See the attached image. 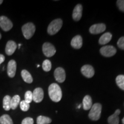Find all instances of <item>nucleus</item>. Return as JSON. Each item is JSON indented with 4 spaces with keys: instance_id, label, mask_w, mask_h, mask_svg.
Instances as JSON below:
<instances>
[{
    "instance_id": "nucleus-1",
    "label": "nucleus",
    "mask_w": 124,
    "mask_h": 124,
    "mask_svg": "<svg viewBox=\"0 0 124 124\" xmlns=\"http://www.w3.org/2000/svg\"><path fill=\"white\" fill-rule=\"evenodd\" d=\"M48 94L49 98L52 101L58 102L62 98V91L61 88L56 83H52L48 87Z\"/></svg>"
},
{
    "instance_id": "nucleus-2",
    "label": "nucleus",
    "mask_w": 124,
    "mask_h": 124,
    "mask_svg": "<svg viewBox=\"0 0 124 124\" xmlns=\"http://www.w3.org/2000/svg\"><path fill=\"white\" fill-rule=\"evenodd\" d=\"M63 25V21L60 18L52 21L47 28V32L49 35H54L60 30Z\"/></svg>"
},
{
    "instance_id": "nucleus-3",
    "label": "nucleus",
    "mask_w": 124,
    "mask_h": 124,
    "mask_svg": "<svg viewBox=\"0 0 124 124\" xmlns=\"http://www.w3.org/2000/svg\"><path fill=\"white\" fill-rule=\"evenodd\" d=\"M102 111V105L96 103L91 107L89 114V117L93 121H98L100 118Z\"/></svg>"
},
{
    "instance_id": "nucleus-4",
    "label": "nucleus",
    "mask_w": 124,
    "mask_h": 124,
    "mask_svg": "<svg viewBox=\"0 0 124 124\" xmlns=\"http://www.w3.org/2000/svg\"><path fill=\"white\" fill-rule=\"evenodd\" d=\"M23 35L26 39H30L35 32V25L32 23H28L24 24L21 28Z\"/></svg>"
},
{
    "instance_id": "nucleus-5",
    "label": "nucleus",
    "mask_w": 124,
    "mask_h": 124,
    "mask_svg": "<svg viewBox=\"0 0 124 124\" xmlns=\"http://www.w3.org/2000/svg\"><path fill=\"white\" fill-rule=\"evenodd\" d=\"M42 50L44 55L48 58L53 56L56 53L55 46L50 43H44L42 46Z\"/></svg>"
},
{
    "instance_id": "nucleus-6",
    "label": "nucleus",
    "mask_w": 124,
    "mask_h": 124,
    "mask_svg": "<svg viewBox=\"0 0 124 124\" xmlns=\"http://www.w3.org/2000/svg\"><path fill=\"white\" fill-rule=\"evenodd\" d=\"M0 27L5 32L10 31L13 27V23L5 16H0Z\"/></svg>"
},
{
    "instance_id": "nucleus-7",
    "label": "nucleus",
    "mask_w": 124,
    "mask_h": 124,
    "mask_svg": "<svg viewBox=\"0 0 124 124\" xmlns=\"http://www.w3.org/2000/svg\"><path fill=\"white\" fill-rule=\"evenodd\" d=\"M117 52V50L114 46H106L100 49V53L105 57H111L114 56Z\"/></svg>"
},
{
    "instance_id": "nucleus-8",
    "label": "nucleus",
    "mask_w": 124,
    "mask_h": 124,
    "mask_svg": "<svg viewBox=\"0 0 124 124\" xmlns=\"http://www.w3.org/2000/svg\"><path fill=\"white\" fill-rule=\"evenodd\" d=\"M54 77L56 80L59 83H63L66 79V72L62 67H58L54 71Z\"/></svg>"
},
{
    "instance_id": "nucleus-9",
    "label": "nucleus",
    "mask_w": 124,
    "mask_h": 124,
    "mask_svg": "<svg viewBox=\"0 0 124 124\" xmlns=\"http://www.w3.org/2000/svg\"><path fill=\"white\" fill-rule=\"evenodd\" d=\"M17 69V63L15 60H11L8 62L7 67V74L9 77L14 78Z\"/></svg>"
},
{
    "instance_id": "nucleus-10",
    "label": "nucleus",
    "mask_w": 124,
    "mask_h": 124,
    "mask_svg": "<svg viewBox=\"0 0 124 124\" xmlns=\"http://www.w3.org/2000/svg\"><path fill=\"white\" fill-rule=\"evenodd\" d=\"M32 94H33V100L36 103H40L44 98V91L40 87L35 89Z\"/></svg>"
},
{
    "instance_id": "nucleus-11",
    "label": "nucleus",
    "mask_w": 124,
    "mask_h": 124,
    "mask_svg": "<svg viewBox=\"0 0 124 124\" xmlns=\"http://www.w3.org/2000/svg\"><path fill=\"white\" fill-rule=\"evenodd\" d=\"M106 29V25L104 24L100 23V24H97L93 25L90 28L89 31L91 34H99L103 32Z\"/></svg>"
},
{
    "instance_id": "nucleus-12",
    "label": "nucleus",
    "mask_w": 124,
    "mask_h": 124,
    "mask_svg": "<svg viewBox=\"0 0 124 124\" xmlns=\"http://www.w3.org/2000/svg\"><path fill=\"white\" fill-rule=\"evenodd\" d=\"M81 72L85 77L90 78L94 75V68L90 65H85L81 68Z\"/></svg>"
},
{
    "instance_id": "nucleus-13",
    "label": "nucleus",
    "mask_w": 124,
    "mask_h": 124,
    "mask_svg": "<svg viewBox=\"0 0 124 124\" xmlns=\"http://www.w3.org/2000/svg\"><path fill=\"white\" fill-rule=\"evenodd\" d=\"M17 48V44L13 40H9L5 46V53L7 55H13Z\"/></svg>"
},
{
    "instance_id": "nucleus-14",
    "label": "nucleus",
    "mask_w": 124,
    "mask_h": 124,
    "mask_svg": "<svg viewBox=\"0 0 124 124\" xmlns=\"http://www.w3.org/2000/svg\"><path fill=\"white\" fill-rule=\"evenodd\" d=\"M83 7L81 4H78L74 8L73 12H72V18L74 21H79L82 16Z\"/></svg>"
},
{
    "instance_id": "nucleus-15",
    "label": "nucleus",
    "mask_w": 124,
    "mask_h": 124,
    "mask_svg": "<svg viewBox=\"0 0 124 124\" xmlns=\"http://www.w3.org/2000/svg\"><path fill=\"white\" fill-rule=\"evenodd\" d=\"M82 44H83V40H82V36L80 35L75 36L71 40V46L75 49L81 48Z\"/></svg>"
},
{
    "instance_id": "nucleus-16",
    "label": "nucleus",
    "mask_w": 124,
    "mask_h": 124,
    "mask_svg": "<svg viewBox=\"0 0 124 124\" xmlns=\"http://www.w3.org/2000/svg\"><path fill=\"white\" fill-rule=\"evenodd\" d=\"M121 111L120 109L116 110L115 113L108 118V123L109 124H118L120 119L118 116L120 115Z\"/></svg>"
},
{
    "instance_id": "nucleus-17",
    "label": "nucleus",
    "mask_w": 124,
    "mask_h": 124,
    "mask_svg": "<svg viewBox=\"0 0 124 124\" xmlns=\"http://www.w3.org/2000/svg\"><path fill=\"white\" fill-rule=\"evenodd\" d=\"M93 106L92 99L90 95H86L83 100V107L85 110H88Z\"/></svg>"
},
{
    "instance_id": "nucleus-18",
    "label": "nucleus",
    "mask_w": 124,
    "mask_h": 124,
    "mask_svg": "<svg viewBox=\"0 0 124 124\" xmlns=\"http://www.w3.org/2000/svg\"><path fill=\"white\" fill-rule=\"evenodd\" d=\"M112 38V35L110 32H107L102 35L99 39V43L101 45H105L110 41Z\"/></svg>"
},
{
    "instance_id": "nucleus-19",
    "label": "nucleus",
    "mask_w": 124,
    "mask_h": 124,
    "mask_svg": "<svg viewBox=\"0 0 124 124\" xmlns=\"http://www.w3.org/2000/svg\"><path fill=\"white\" fill-rule=\"evenodd\" d=\"M21 77L25 82L27 83H32L33 82V78L31 74L26 70H23L21 72Z\"/></svg>"
},
{
    "instance_id": "nucleus-20",
    "label": "nucleus",
    "mask_w": 124,
    "mask_h": 124,
    "mask_svg": "<svg viewBox=\"0 0 124 124\" xmlns=\"http://www.w3.org/2000/svg\"><path fill=\"white\" fill-rule=\"evenodd\" d=\"M20 103V97L18 95H16L11 98L10 101V108L13 110H15L17 108L18 105Z\"/></svg>"
},
{
    "instance_id": "nucleus-21",
    "label": "nucleus",
    "mask_w": 124,
    "mask_h": 124,
    "mask_svg": "<svg viewBox=\"0 0 124 124\" xmlns=\"http://www.w3.org/2000/svg\"><path fill=\"white\" fill-rule=\"evenodd\" d=\"M12 98L9 95L5 96L3 99V108L5 110H10V101Z\"/></svg>"
},
{
    "instance_id": "nucleus-22",
    "label": "nucleus",
    "mask_w": 124,
    "mask_h": 124,
    "mask_svg": "<svg viewBox=\"0 0 124 124\" xmlns=\"http://www.w3.org/2000/svg\"><path fill=\"white\" fill-rule=\"evenodd\" d=\"M52 122L50 118L40 116L37 118V124H49Z\"/></svg>"
},
{
    "instance_id": "nucleus-23",
    "label": "nucleus",
    "mask_w": 124,
    "mask_h": 124,
    "mask_svg": "<svg viewBox=\"0 0 124 124\" xmlns=\"http://www.w3.org/2000/svg\"><path fill=\"white\" fill-rule=\"evenodd\" d=\"M0 124H13V122L10 116L4 114L0 117Z\"/></svg>"
},
{
    "instance_id": "nucleus-24",
    "label": "nucleus",
    "mask_w": 124,
    "mask_h": 124,
    "mask_svg": "<svg viewBox=\"0 0 124 124\" xmlns=\"http://www.w3.org/2000/svg\"><path fill=\"white\" fill-rule=\"evenodd\" d=\"M116 82L117 86L124 91V75H120L117 76L116 79Z\"/></svg>"
},
{
    "instance_id": "nucleus-25",
    "label": "nucleus",
    "mask_w": 124,
    "mask_h": 124,
    "mask_svg": "<svg viewBox=\"0 0 124 124\" xmlns=\"http://www.w3.org/2000/svg\"><path fill=\"white\" fill-rule=\"evenodd\" d=\"M42 67L43 70L46 72H48L51 70L52 68V64H51V62L50 60L46 59L45 60L43 63Z\"/></svg>"
},
{
    "instance_id": "nucleus-26",
    "label": "nucleus",
    "mask_w": 124,
    "mask_h": 124,
    "mask_svg": "<svg viewBox=\"0 0 124 124\" xmlns=\"http://www.w3.org/2000/svg\"><path fill=\"white\" fill-rule=\"evenodd\" d=\"M33 100V94L31 91H27L25 94V101L30 103Z\"/></svg>"
},
{
    "instance_id": "nucleus-27",
    "label": "nucleus",
    "mask_w": 124,
    "mask_h": 124,
    "mask_svg": "<svg viewBox=\"0 0 124 124\" xmlns=\"http://www.w3.org/2000/svg\"><path fill=\"white\" fill-rule=\"evenodd\" d=\"M20 106L21 110H23V111H27L29 109V108H30L29 103H27L25 101H22L20 102Z\"/></svg>"
},
{
    "instance_id": "nucleus-28",
    "label": "nucleus",
    "mask_w": 124,
    "mask_h": 124,
    "mask_svg": "<svg viewBox=\"0 0 124 124\" xmlns=\"http://www.w3.org/2000/svg\"><path fill=\"white\" fill-rule=\"evenodd\" d=\"M117 46L120 49L124 50V36L119 39L117 42Z\"/></svg>"
},
{
    "instance_id": "nucleus-29",
    "label": "nucleus",
    "mask_w": 124,
    "mask_h": 124,
    "mask_svg": "<svg viewBox=\"0 0 124 124\" xmlns=\"http://www.w3.org/2000/svg\"><path fill=\"white\" fill-rule=\"evenodd\" d=\"M117 5L121 11L124 12V0H118Z\"/></svg>"
},
{
    "instance_id": "nucleus-30",
    "label": "nucleus",
    "mask_w": 124,
    "mask_h": 124,
    "mask_svg": "<svg viewBox=\"0 0 124 124\" xmlns=\"http://www.w3.org/2000/svg\"><path fill=\"white\" fill-rule=\"evenodd\" d=\"M34 121L31 117H27L23 120L21 124H33Z\"/></svg>"
},
{
    "instance_id": "nucleus-31",
    "label": "nucleus",
    "mask_w": 124,
    "mask_h": 124,
    "mask_svg": "<svg viewBox=\"0 0 124 124\" xmlns=\"http://www.w3.org/2000/svg\"><path fill=\"white\" fill-rule=\"evenodd\" d=\"M5 58L4 55H3L2 54H0V65L5 61Z\"/></svg>"
},
{
    "instance_id": "nucleus-32",
    "label": "nucleus",
    "mask_w": 124,
    "mask_h": 124,
    "mask_svg": "<svg viewBox=\"0 0 124 124\" xmlns=\"http://www.w3.org/2000/svg\"><path fill=\"white\" fill-rule=\"evenodd\" d=\"M2 2H3V1L2 0H0V5H1L2 4Z\"/></svg>"
},
{
    "instance_id": "nucleus-33",
    "label": "nucleus",
    "mask_w": 124,
    "mask_h": 124,
    "mask_svg": "<svg viewBox=\"0 0 124 124\" xmlns=\"http://www.w3.org/2000/svg\"><path fill=\"white\" fill-rule=\"evenodd\" d=\"M122 124H124V117L123 118V119H122Z\"/></svg>"
},
{
    "instance_id": "nucleus-34",
    "label": "nucleus",
    "mask_w": 124,
    "mask_h": 124,
    "mask_svg": "<svg viewBox=\"0 0 124 124\" xmlns=\"http://www.w3.org/2000/svg\"><path fill=\"white\" fill-rule=\"evenodd\" d=\"M1 38H2V36H1V34L0 33V40L1 39Z\"/></svg>"
},
{
    "instance_id": "nucleus-35",
    "label": "nucleus",
    "mask_w": 124,
    "mask_h": 124,
    "mask_svg": "<svg viewBox=\"0 0 124 124\" xmlns=\"http://www.w3.org/2000/svg\"><path fill=\"white\" fill-rule=\"evenodd\" d=\"M20 46H21V44H19V45H18V47H19V48H20Z\"/></svg>"
},
{
    "instance_id": "nucleus-36",
    "label": "nucleus",
    "mask_w": 124,
    "mask_h": 124,
    "mask_svg": "<svg viewBox=\"0 0 124 124\" xmlns=\"http://www.w3.org/2000/svg\"><path fill=\"white\" fill-rule=\"evenodd\" d=\"M80 106H80V105H79V106H78V108H80Z\"/></svg>"
},
{
    "instance_id": "nucleus-37",
    "label": "nucleus",
    "mask_w": 124,
    "mask_h": 124,
    "mask_svg": "<svg viewBox=\"0 0 124 124\" xmlns=\"http://www.w3.org/2000/svg\"><path fill=\"white\" fill-rule=\"evenodd\" d=\"M40 67V65H38V67Z\"/></svg>"
}]
</instances>
